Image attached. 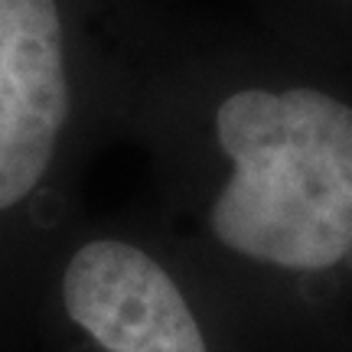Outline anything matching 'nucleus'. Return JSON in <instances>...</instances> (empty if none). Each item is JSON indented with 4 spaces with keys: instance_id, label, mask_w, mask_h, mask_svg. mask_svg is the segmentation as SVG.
Here are the masks:
<instances>
[{
    "instance_id": "obj_2",
    "label": "nucleus",
    "mask_w": 352,
    "mask_h": 352,
    "mask_svg": "<svg viewBox=\"0 0 352 352\" xmlns=\"http://www.w3.org/2000/svg\"><path fill=\"white\" fill-rule=\"evenodd\" d=\"M69 114L56 0H0V212L43 183Z\"/></svg>"
},
{
    "instance_id": "obj_1",
    "label": "nucleus",
    "mask_w": 352,
    "mask_h": 352,
    "mask_svg": "<svg viewBox=\"0 0 352 352\" xmlns=\"http://www.w3.org/2000/svg\"><path fill=\"white\" fill-rule=\"evenodd\" d=\"M59 314L78 352H241L222 307L147 245L82 241L59 274Z\"/></svg>"
}]
</instances>
